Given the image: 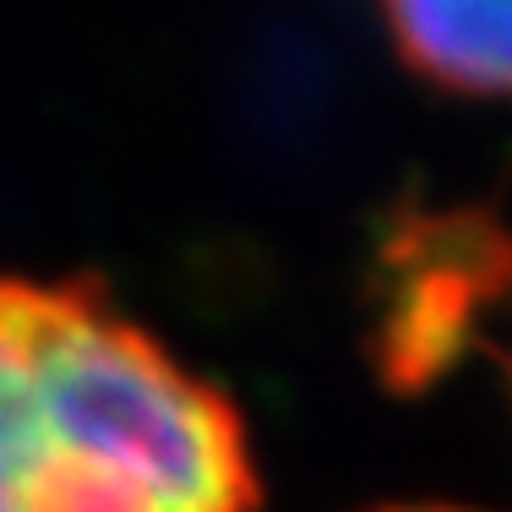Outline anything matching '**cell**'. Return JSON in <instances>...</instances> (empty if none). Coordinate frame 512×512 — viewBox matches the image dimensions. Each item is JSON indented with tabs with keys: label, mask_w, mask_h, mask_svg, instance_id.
I'll return each instance as SVG.
<instances>
[{
	"label": "cell",
	"mask_w": 512,
	"mask_h": 512,
	"mask_svg": "<svg viewBox=\"0 0 512 512\" xmlns=\"http://www.w3.org/2000/svg\"><path fill=\"white\" fill-rule=\"evenodd\" d=\"M0 512H256L246 425L88 284L0 278Z\"/></svg>",
	"instance_id": "1"
},
{
	"label": "cell",
	"mask_w": 512,
	"mask_h": 512,
	"mask_svg": "<svg viewBox=\"0 0 512 512\" xmlns=\"http://www.w3.org/2000/svg\"><path fill=\"white\" fill-rule=\"evenodd\" d=\"M387 33L404 66L436 88L512 99V6H387Z\"/></svg>",
	"instance_id": "2"
}]
</instances>
